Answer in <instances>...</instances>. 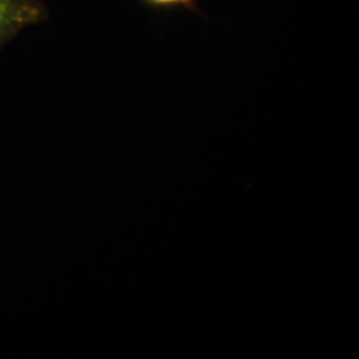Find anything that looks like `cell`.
Instances as JSON below:
<instances>
[{"mask_svg": "<svg viewBox=\"0 0 359 359\" xmlns=\"http://www.w3.org/2000/svg\"><path fill=\"white\" fill-rule=\"evenodd\" d=\"M144 4L154 8H188L191 11H197L196 0H142Z\"/></svg>", "mask_w": 359, "mask_h": 359, "instance_id": "7a4b0ae2", "label": "cell"}, {"mask_svg": "<svg viewBox=\"0 0 359 359\" xmlns=\"http://www.w3.org/2000/svg\"><path fill=\"white\" fill-rule=\"evenodd\" d=\"M47 18L48 8L43 0H0V48Z\"/></svg>", "mask_w": 359, "mask_h": 359, "instance_id": "6da1fadb", "label": "cell"}]
</instances>
